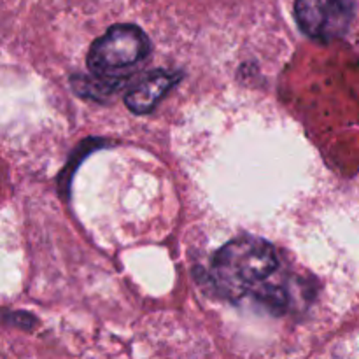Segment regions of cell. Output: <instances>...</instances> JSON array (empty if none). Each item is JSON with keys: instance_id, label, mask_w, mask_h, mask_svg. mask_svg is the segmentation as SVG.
Wrapping results in <instances>:
<instances>
[{"instance_id": "cell-2", "label": "cell", "mask_w": 359, "mask_h": 359, "mask_svg": "<svg viewBox=\"0 0 359 359\" xmlns=\"http://www.w3.org/2000/svg\"><path fill=\"white\" fill-rule=\"evenodd\" d=\"M151 49L153 46L142 28L119 23L91 44L86 62L93 76L109 81H125L126 74L146 62Z\"/></svg>"}, {"instance_id": "cell-4", "label": "cell", "mask_w": 359, "mask_h": 359, "mask_svg": "<svg viewBox=\"0 0 359 359\" xmlns=\"http://www.w3.org/2000/svg\"><path fill=\"white\" fill-rule=\"evenodd\" d=\"M182 79V72L158 69L140 77L128 91L125 104L133 114H149Z\"/></svg>"}, {"instance_id": "cell-3", "label": "cell", "mask_w": 359, "mask_h": 359, "mask_svg": "<svg viewBox=\"0 0 359 359\" xmlns=\"http://www.w3.org/2000/svg\"><path fill=\"white\" fill-rule=\"evenodd\" d=\"M354 16L353 0H297L294 20L311 39L332 42L344 37Z\"/></svg>"}, {"instance_id": "cell-1", "label": "cell", "mask_w": 359, "mask_h": 359, "mask_svg": "<svg viewBox=\"0 0 359 359\" xmlns=\"http://www.w3.org/2000/svg\"><path fill=\"white\" fill-rule=\"evenodd\" d=\"M280 258L269 241L255 235H242L224 244L210 263V280L230 300L245 294L262 298L279 272Z\"/></svg>"}]
</instances>
